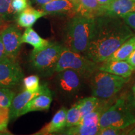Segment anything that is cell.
I'll return each instance as SVG.
<instances>
[{
    "mask_svg": "<svg viewBox=\"0 0 135 135\" xmlns=\"http://www.w3.org/2000/svg\"><path fill=\"white\" fill-rule=\"evenodd\" d=\"M134 35L121 18L106 15L98 17L93 35L84 55L98 64L103 63Z\"/></svg>",
    "mask_w": 135,
    "mask_h": 135,
    "instance_id": "cell-1",
    "label": "cell"
},
{
    "mask_svg": "<svg viewBox=\"0 0 135 135\" xmlns=\"http://www.w3.org/2000/svg\"><path fill=\"white\" fill-rule=\"evenodd\" d=\"M96 18L80 15L71 18L64 33L65 47L84 55L93 35Z\"/></svg>",
    "mask_w": 135,
    "mask_h": 135,
    "instance_id": "cell-2",
    "label": "cell"
},
{
    "mask_svg": "<svg viewBox=\"0 0 135 135\" xmlns=\"http://www.w3.org/2000/svg\"><path fill=\"white\" fill-rule=\"evenodd\" d=\"M134 110L128 104L126 98H119L109 106L99 118V129L114 127L124 129L135 124Z\"/></svg>",
    "mask_w": 135,
    "mask_h": 135,
    "instance_id": "cell-3",
    "label": "cell"
},
{
    "mask_svg": "<svg viewBox=\"0 0 135 135\" xmlns=\"http://www.w3.org/2000/svg\"><path fill=\"white\" fill-rule=\"evenodd\" d=\"M98 64L83 54L74 52L64 46L55 72L59 73L66 69H71L77 72L82 78L88 79L98 70Z\"/></svg>",
    "mask_w": 135,
    "mask_h": 135,
    "instance_id": "cell-4",
    "label": "cell"
},
{
    "mask_svg": "<svg viewBox=\"0 0 135 135\" xmlns=\"http://www.w3.org/2000/svg\"><path fill=\"white\" fill-rule=\"evenodd\" d=\"M92 96L100 99H110L121 90L129 78H123L97 70L90 78Z\"/></svg>",
    "mask_w": 135,
    "mask_h": 135,
    "instance_id": "cell-5",
    "label": "cell"
},
{
    "mask_svg": "<svg viewBox=\"0 0 135 135\" xmlns=\"http://www.w3.org/2000/svg\"><path fill=\"white\" fill-rule=\"evenodd\" d=\"M64 46L58 43H51L40 50H34L30 55V62L34 68L48 74L55 73L58 61Z\"/></svg>",
    "mask_w": 135,
    "mask_h": 135,
    "instance_id": "cell-6",
    "label": "cell"
},
{
    "mask_svg": "<svg viewBox=\"0 0 135 135\" xmlns=\"http://www.w3.org/2000/svg\"><path fill=\"white\" fill-rule=\"evenodd\" d=\"M23 77L21 68L15 59L6 58L0 61V87L15 86Z\"/></svg>",
    "mask_w": 135,
    "mask_h": 135,
    "instance_id": "cell-7",
    "label": "cell"
},
{
    "mask_svg": "<svg viewBox=\"0 0 135 135\" xmlns=\"http://www.w3.org/2000/svg\"><path fill=\"white\" fill-rule=\"evenodd\" d=\"M5 51L8 58L15 59L21 45V31L14 25L8 26L0 33Z\"/></svg>",
    "mask_w": 135,
    "mask_h": 135,
    "instance_id": "cell-8",
    "label": "cell"
},
{
    "mask_svg": "<svg viewBox=\"0 0 135 135\" xmlns=\"http://www.w3.org/2000/svg\"><path fill=\"white\" fill-rule=\"evenodd\" d=\"M81 78L75 71L66 69L58 73L57 84L61 93L72 95L78 91L81 86Z\"/></svg>",
    "mask_w": 135,
    "mask_h": 135,
    "instance_id": "cell-9",
    "label": "cell"
},
{
    "mask_svg": "<svg viewBox=\"0 0 135 135\" xmlns=\"http://www.w3.org/2000/svg\"><path fill=\"white\" fill-rule=\"evenodd\" d=\"M48 15H65L71 18L76 15V8L72 0H53L41 6Z\"/></svg>",
    "mask_w": 135,
    "mask_h": 135,
    "instance_id": "cell-10",
    "label": "cell"
},
{
    "mask_svg": "<svg viewBox=\"0 0 135 135\" xmlns=\"http://www.w3.org/2000/svg\"><path fill=\"white\" fill-rule=\"evenodd\" d=\"M51 92L46 84H44V88L41 94L36 96L25 106L20 113V116L31 111H45L50 109L52 102Z\"/></svg>",
    "mask_w": 135,
    "mask_h": 135,
    "instance_id": "cell-11",
    "label": "cell"
},
{
    "mask_svg": "<svg viewBox=\"0 0 135 135\" xmlns=\"http://www.w3.org/2000/svg\"><path fill=\"white\" fill-rule=\"evenodd\" d=\"M98 70L127 78L134 70L127 60H114L104 61L98 66Z\"/></svg>",
    "mask_w": 135,
    "mask_h": 135,
    "instance_id": "cell-12",
    "label": "cell"
},
{
    "mask_svg": "<svg viewBox=\"0 0 135 135\" xmlns=\"http://www.w3.org/2000/svg\"><path fill=\"white\" fill-rule=\"evenodd\" d=\"M76 8V15L98 18L104 15V7L97 0H72Z\"/></svg>",
    "mask_w": 135,
    "mask_h": 135,
    "instance_id": "cell-13",
    "label": "cell"
},
{
    "mask_svg": "<svg viewBox=\"0 0 135 135\" xmlns=\"http://www.w3.org/2000/svg\"><path fill=\"white\" fill-rule=\"evenodd\" d=\"M135 13V0H114L104 7L106 16L121 18Z\"/></svg>",
    "mask_w": 135,
    "mask_h": 135,
    "instance_id": "cell-14",
    "label": "cell"
},
{
    "mask_svg": "<svg viewBox=\"0 0 135 135\" xmlns=\"http://www.w3.org/2000/svg\"><path fill=\"white\" fill-rule=\"evenodd\" d=\"M66 113L67 109L65 107L57 111L52 118L50 123L46 124L45 126L38 132L35 133V135H46L62 131L66 128Z\"/></svg>",
    "mask_w": 135,
    "mask_h": 135,
    "instance_id": "cell-15",
    "label": "cell"
},
{
    "mask_svg": "<svg viewBox=\"0 0 135 135\" xmlns=\"http://www.w3.org/2000/svg\"><path fill=\"white\" fill-rule=\"evenodd\" d=\"M44 88V84L41 85L40 88L36 92H30L25 90L15 97L13 99L9 107L10 118L14 119L20 116V113L31 99L41 94Z\"/></svg>",
    "mask_w": 135,
    "mask_h": 135,
    "instance_id": "cell-16",
    "label": "cell"
},
{
    "mask_svg": "<svg viewBox=\"0 0 135 135\" xmlns=\"http://www.w3.org/2000/svg\"><path fill=\"white\" fill-rule=\"evenodd\" d=\"M48 14L42 10H37L29 6L18 15L16 22L18 26L23 28H30L36 21Z\"/></svg>",
    "mask_w": 135,
    "mask_h": 135,
    "instance_id": "cell-17",
    "label": "cell"
},
{
    "mask_svg": "<svg viewBox=\"0 0 135 135\" xmlns=\"http://www.w3.org/2000/svg\"><path fill=\"white\" fill-rule=\"evenodd\" d=\"M135 51V34L128 38L105 61L127 60L129 56Z\"/></svg>",
    "mask_w": 135,
    "mask_h": 135,
    "instance_id": "cell-18",
    "label": "cell"
},
{
    "mask_svg": "<svg viewBox=\"0 0 135 135\" xmlns=\"http://www.w3.org/2000/svg\"><path fill=\"white\" fill-rule=\"evenodd\" d=\"M21 43L30 44L35 50H40L48 46L50 42L42 38L31 27H30L26 28L25 33L22 35Z\"/></svg>",
    "mask_w": 135,
    "mask_h": 135,
    "instance_id": "cell-19",
    "label": "cell"
},
{
    "mask_svg": "<svg viewBox=\"0 0 135 135\" xmlns=\"http://www.w3.org/2000/svg\"><path fill=\"white\" fill-rule=\"evenodd\" d=\"M102 100L103 99H100L94 96H92L90 97L84 98L78 101L76 103L80 108L81 119L84 116L97 109Z\"/></svg>",
    "mask_w": 135,
    "mask_h": 135,
    "instance_id": "cell-20",
    "label": "cell"
},
{
    "mask_svg": "<svg viewBox=\"0 0 135 135\" xmlns=\"http://www.w3.org/2000/svg\"><path fill=\"white\" fill-rule=\"evenodd\" d=\"M109 106L107 103H101L97 109H94L92 112L86 114V116H84L81 119L79 124H84V125L88 126L98 125L99 118H100L101 114L103 113L104 111Z\"/></svg>",
    "mask_w": 135,
    "mask_h": 135,
    "instance_id": "cell-21",
    "label": "cell"
},
{
    "mask_svg": "<svg viewBox=\"0 0 135 135\" xmlns=\"http://www.w3.org/2000/svg\"><path fill=\"white\" fill-rule=\"evenodd\" d=\"M98 125L88 126L79 124L68 128L65 131H62L63 134L68 135H94L98 134L99 131Z\"/></svg>",
    "mask_w": 135,
    "mask_h": 135,
    "instance_id": "cell-22",
    "label": "cell"
},
{
    "mask_svg": "<svg viewBox=\"0 0 135 135\" xmlns=\"http://www.w3.org/2000/svg\"><path fill=\"white\" fill-rule=\"evenodd\" d=\"M81 119V116L80 108L78 104L76 103L70 109L67 110L66 128L77 125L80 123Z\"/></svg>",
    "mask_w": 135,
    "mask_h": 135,
    "instance_id": "cell-23",
    "label": "cell"
},
{
    "mask_svg": "<svg viewBox=\"0 0 135 135\" xmlns=\"http://www.w3.org/2000/svg\"><path fill=\"white\" fill-rule=\"evenodd\" d=\"M15 96V93L9 88L0 87V106L9 108Z\"/></svg>",
    "mask_w": 135,
    "mask_h": 135,
    "instance_id": "cell-24",
    "label": "cell"
},
{
    "mask_svg": "<svg viewBox=\"0 0 135 135\" xmlns=\"http://www.w3.org/2000/svg\"><path fill=\"white\" fill-rule=\"evenodd\" d=\"M23 86L25 90L34 93L40 89V79L36 75H31L23 78Z\"/></svg>",
    "mask_w": 135,
    "mask_h": 135,
    "instance_id": "cell-25",
    "label": "cell"
},
{
    "mask_svg": "<svg viewBox=\"0 0 135 135\" xmlns=\"http://www.w3.org/2000/svg\"><path fill=\"white\" fill-rule=\"evenodd\" d=\"M12 0H0V16L5 21L16 15L12 8Z\"/></svg>",
    "mask_w": 135,
    "mask_h": 135,
    "instance_id": "cell-26",
    "label": "cell"
},
{
    "mask_svg": "<svg viewBox=\"0 0 135 135\" xmlns=\"http://www.w3.org/2000/svg\"><path fill=\"white\" fill-rule=\"evenodd\" d=\"M10 118L9 108L0 106V131L5 133L7 130Z\"/></svg>",
    "mask_w": 135,
    "mask_h": 135,
    "instance_id": "cell-27",
    "label": "cell"
},
{
    "mask_svg": "<svg viewBox=\"0 0 135 135\" xmlns=\"http://www.w3.org/2000/svg\"><path fill=\"white\" fill-rule=\"evenodd\" d=\"M11 5L16 15H18L30 6L28 0H12Z\"/></svg>",
    "mask_w": 135,
    "mask_h": 135,
    "instance_id": "cell-28",
    "label": "cell"
},
{
    "mask_svg": "<svg viewBox=\"0 0 135 135\" xmlns=\"http://www.w3.org/2000/svg\"><path fill=\"white\" fill-rule=\"evenodd\" d=\"M124 129H121L118 128H114V127H105L99 129L98 134V135H118V134H123V133H124Z\"/></svg>",
    "mask_w": 135,
    "mask_h": 135,
    "instance_id": "cell-29",
    "label": "cell"
},
{
    "mask_svg": "<svg viewBox=\"0 0 135 135\" xmlns=\"http://www.w3.org/2000/svg\"><path fill=\"white\" fill-rule=\"evenodd\" d=\"M123 21L128 25L133 31L135 33V13H130L121 17Z\"/></svg>",
    "mask_w": 135,
    "mask_h": 135,
    "instance_id": "cell-30",
    "label": "cell"
},
{
    "mask_svg": "<svg viewBox=\"0 0 135 135\" xmlns=\"http://www.w3.org/2000/svg\"><path fill=\"white\" fill-rule=\"evenodd\" d=\"M126 101L129 106L133 110L135 111V91H132V93L126 98Z\"/></svg>",
    "mask_w": 135,
    "mask_h": 135,
    "instance_id": "cell-31",
    "label": "cell"
},
{
    "mask_svg": "<svg viewBox=\"0 0 135 135\" xmlns=\"http://www.w3.org/2000/svg\"><path fill=\"white\" fill-rule=\"evenodd\" d=\"M6 58H8L6 55V51H5L4 45H3L2 40H1V35H0V61L4 60Z\"/></svg>",
    "mask_w": 135,
    "mask_h": 135,
    "instance_id": "cell-32",
    "label": "cell"
},
{
    "mask_svg": "<svg viewBox=\"0 0 135 135\" xmlns=\"http://www.w3.org/2000/svg\"><path fill=\"white\" fill-rule=\"evenodd\" d=\"M128 62L132 66V67L135 70V51L131 55L129 56V57L127 59Z\"/></svg>",
    "mask_w": 135,
    "mask_h": 135,
    "instance_id": "cell-33",
    "label": "cell"
},
{
    "mask_svg": "<svg viewBox=\"0 0 135 135\" xmlns=\"http://www.w3.org/2000/svg\"><path fill=\"white\" fill-rule=\"evenodd\" d=\"M53 1V0H32V1L35 3H36V4L39 5V6H42V5H44L46 3H48L50 1Z\"/></svg>",
    "mask_w": 135,
    "mask_h": 135,
    "instance_id": "cell-34",
    "label": "cell"
},
{
    "mask_svg": "<svg viewBox=\"0 0 135 135\" xmlns=\"http://www.w3.org/2000/svg\"><path fill=\"white\" fill-rule=\"evenodd\" d=\"M114 0H97V1L101 5H102L103 6L105 7V6L108 5L109 4L113 1Z\"/></svg>",
    "mask_w": 135,
    "mask_h": 135,
    "instance_id": "cell-35",
    "label": "cell"
},
{
    "mask_svg": "<svg viewBox=\"0 0 135 135\" xmlns=\"http://www.w3.org/2000/svg\"><path fill=\"white\" fill-rule=\"evenodd\" d=\"M7 25L5 23V20H3L1 16H0V30L3 31L4 28L7 27Z\"/></svg>",
    "mask_w": 135,
    "mask_h": 135,
    "instance_id": "cell-36",
    "label": "cell"
},
{
    "mask_svg": "<svg viewBox=\"0 0 135 135\" xmlns=\"http://www.w3.org/2000/svg\"><path fill=\"white\" fill-rule=\"evenodd\" d=\"M132 91H135V83L133 85V86L132 88Z\"/></svg>",
    "mask_w": 135,
    "mask_h": 135,
    "instance_id": "cell-37",
    "label": "cell"
},
{
    "mask_svg": "<svg viewBox=\"0 0 135 135\" xmlns=\"http://www.w3.org/2000/svg\"><path fill=\"white\" fill-rule=\"evenodd\" d=\"M6 134V133H4V132H1V131H0V134Z\"/></svg>",
    "mask_w": 135,
    "mask_h": 135,
    "instance_id": "cell-38",
    "label": "cell"
}]
</instances>
